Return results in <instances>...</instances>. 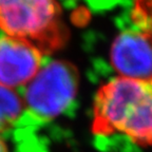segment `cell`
I'll use <instances>...</instances> for the list:
<instances>
[{
  "label": "cell",
  "instance_id": "cell-5",
  "mask_svg": "<svg viewBox=\"0 0 152 152\" xmlns=\"http://www.w3.org/2000/svg\"><path fill=\"white\" fill-rule=\"evenodd\" d=\"M43 55L26 41L0 36V86L11 89L26 86L42 68Z\"/></svg>",
  "mask_w": 152,
  "mask_h": 152
},
{
  "label": "cell",
  "instance_id": "cell-4",
  "mask_svg": "<svg viewBox=\"0 0 152 152\" xmlns=\"http://www.w3.org/2000/svg\"><path fill=\"white\" fill-rule=\"evenodd\" d=\"M110 58L121 77L152 79V35L135 26L121 32L113 41Z\"/></svg>",
  "mask_w": 152,
  "mask_h": 152
},
{
  "label": "cell",
  "instance_id": "cell-1",
  "mask_svg": "<svg viewBox=\"0 0 152 152\" xmlns=\"http://www.w3.org/2000/svg\"><path fill=\"white\" fill-rule=\"evenodd\" d=\"M92 133L152 147V79L121 76L102 86L94 98Z\"/></svg>",
  "mask_w": 152,
  "mask_h": 152
},
{
  "label": "cell",
  "instance_id": "cell-3",
  "mask_svg": "<svg viewBox=\"0 0 152 152\" xmlns=\"http://www.w3.org/2000/svg\"><path fill=\"white\" fill-rule=\"evenodd\" d=\"M78 86L79 74L74 64L66 60L50 61L26 85V116L39 124L56 119L74 102Z\"/></svg>",
  "mask_w": 152,
  "mask_h": 152
},
{
  "label": "cell",
  "instance_id": "cell-7",
  "mask_svg": "<svg viewBox=\"0 0 152 152\" xmlns=\"http://www.w3.org/2000/svg\"><path fill=\"white\" fill-rule=\"evenodd\" d=\"M131 17L135 28L152 35V0H134Z\"/></svg>",
  "mask_w": 152,
  "mask_h": 152
},
{
  "label": "cell",
  "instance_id": "cell-2",
  "mask_svg": "<svg viewBox=\"0 0 152 152\" xmlns=\"http://www.w3.org/2000/svg\"><path fill=\"white\" fill-rule=\"evenodd\" d=\"M0 30L31 43L43 54L59 50L68 41L56 0H0Z\"/></svg>",
  "mask_w": 152,
  "mask_h": 152
},
{
  "label": "cell",
  "instance_id": "cell-6",
  "mask_svg": "<svg viewBox=\"0 0 152 152\" xmlns=\"http://www.w3.org/2000/svg\"><path fill=\"white\" fill-rule=\"evenodd\" d=\"M26 116L23 98L14 89L0 86V135L11 131Z\"/></svg>",
  "mask_w": 152,
  "mask_h": 152
},
{
  "label": "cell",
  "instance_id": "cell-8",
  "mask_svg": "<svg viewBox=\"0 0 152 152\" xmlns=\"http://www.w3.org/2000/svg\"><path fill=\"white\" fill-rule=\"evenodd\" d=\"M0 152H10L7 142H4V140H3L1 135H0Z\"/></svg>",
  "mask_w": 152,
  "mask_h": 152
}]
</instances>
